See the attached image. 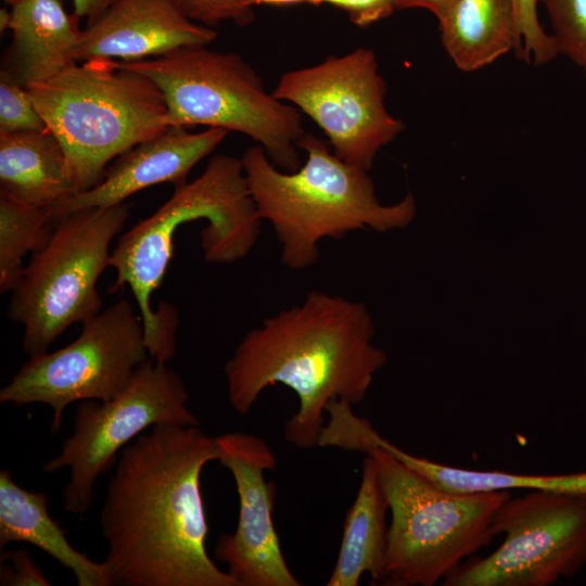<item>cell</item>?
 <instances>
[{
  "instance_id": "obj_1",
  "label": "cell",
  "mask_w": 586,
  "mask_h": 586,
  "mask_svg": "<svg viewBox=\"0 0 586 586\" xmlns=\"http://www.w3.org/2000/svg\"><path fill=\"white\" fill-rule=\"evenodd\" d=\"M217 460L200 425L156 424L118 455L100 511L119 586H239L207 552L201 473Z\"/></svg>"
},
{
  "instance_id": "obj_2",
  "label": "cell",
  "mask_w": 586,
  "mask_h": 586,
  "mask_svg": "<svg viewBox=\"0 0 586 586\" xmlns=\"http://www.w3.org/2000/svg\"><path fill=\"white\" fill-rule=\"evenodd\" d=\"M374 333L365 303L309 291L301 303L265 318L237 345L224 367L228 402L246 415L267 387L288 386L298 407L285 421L284 438L298 448L318 447L329 403L362 402L386 364Z\"/></svg>"
},
{
  "instance_id": "obj_3",
  "label": "cell",
  "mask_w": 586,
  "mask_h": 586,
  "mask_svg": "<svg viewBox=\"0 0 586 586\" xmlns=\"http://www.w3.org/2000/svg\"><path fill=\"white\" fill-rule=\"evenodd\" d=\"M205 219L200 233L204 260L231 264L256 244L262 219L247 186L242 160L217 154L194 180L176 186L152 215L118 237L109 267L113 289L129 286L144 329L150 358L168 362L177 348L178 311L165 302L154 309L151 296L160 288L174 252V235L183 224Z\"/></svg>"
},
{
  "instance_id": "obj_4",
  "label": "cell",
  "mask_w": 586,
  "mask_h": 586,
  "mask_svg": "<svg viewBox=\"0 0 586 586\" xmlns=\"http://www.w3.org/2000/svg\"><path fill=\"white\" fill-rule=\"evenodd\" d=\"M296 146L306 161L293 171L277 167L259 144L241 158L257 214L272 227L286 268L304 270L316 264L326 238L342 239L360 229L384 232L413 220L411 193L383 205L369 171L340 158L330 144L305 132Z\"/></svg>"
},
{
  "instance_id": "obj_5",
  "label": "cell",
  "mask_w": 586,
  "mask_h": 586,
  "mask_svg": "<svg viewBox=\"0 0 586 586\" xmlns=\"http://www.w3.org/2000/svg\"><path fill=\"white\" fill-rule=\"evenodd\" d=\"M26 88L62 145L78 192L99 183L111 161L170 127L156 84L112 59L75 62Z\"/></svg>"
},
{
  "instance_id": "obj_6",
  "label": "cell",
  "mask_w": 586,
  "mask_h": 586,
  "mask_svg": "<svg viewBox=\"0 0 586 586\" xmlns=\"http://www.w3.org/2000/svg\"><path fill=\"white\" fill-rule=\"evenodd\" d=\"M118 64L156 84L170 127L238 131L262 145L280 169L293 171L302 165L296 146L305 133L301 112L268 93L241 55L200 46Z\"/></svg>"
},
{
  "instance_id": "obj_7",
  "label": "cell",
  "mask_w": 586,
  "mask_h": 586,
  "mask_svg": "<svg viewBox=\"0 0 586 586\" xmlns=\"http://www.w3.org/2000/svg\"><path fill=\"white\" fill-rule=\"evenodd\" d=\"M365 455L378 466L391 512L382 585L434 586L496 537L494 517L509 492H448L381 447Z\"/></svg>"
},
{
  "instance_id": "obj_8",
  "label": "cell",
  "mask_w": 586,
  "mask_h": 586,
  "mask_svg": "<svg viewBox=\"0 0 586 586\" xmlns=\"http://www.w3.org/2000/svg\"><path fill=\"white\" fill-rule=\"evenodd\" d=\"M129 216L124 202L80 208L55 220L49 241L25 266L8 308L9 318L24 327L22 344L29 357L47 353L72 324L101 311L97 284Z\"/></svg>"
},
{
  "instance_id": "obj_9",
  "label": "cell",
  "mask_w": 586,
  "mask_h": 586,
  "mask_svg": "<svg viewBox=\"0 0 586 586\" xmlns=\"http://www.w3.org/2000/svg\"><path fill=\"white\" fill-rule=\"evenodd\" d=\"M188 403L181 377L167 362L151 358L138 367L114 398L79 402L72 434L42 468L48 473L68 470L62 493L64 509L85 513L93 501L100 475L112 469L119 453L150 428L200 425Z\"/></svg>"
},
{
  "instance_id": "obj_10",
  "label": "cell",
  "mask_w": 586,
  "mask_h": 586,
  "mask_svg": "<svg viewBox=\"0 0 586 586\" xmlns=\"http://www.w3.org/2000/svg\"><path fill=\"white\" fill-rule=\"evenodd\" d=\"M148 359L141 316L119 300L84 322L72 343L30 357L1 388L0 403L48 405L51 432L58 433L69 404L114 398Z\"/></svg>"
},
{
  "instance_id": "obj_11",
  "label": "cell",
  "mask_w": 586,
  "mask_h": 586,
  "mask_svg": "<svg viewBox=\"0 0 586 586\" xmlns=\"http://www.w3.org/2000/svg\"><path fill=\"white\" fill-rule=\"evenodd\" d=\"M501 545L471 557L444 586H549L586 564V495L528 491L505 500L495 513Z\"/></svg>"
},
{
  "instance_id": "obj_12",
  "label": "cell",
  "mask_w": 586,
  "mask_h": 586,
  "mask_svg": "<svg viewBox=\"0 0 586 586\" xmlns=\"http://www.w3.org/2000/svg\"><path fill=\"white\" fill-rule=\"evenodd\" d=\"M271 93L310 117L335 155L368 171L381 148L405 128L386 110V84L368 48L286 72Z\"/></svg>"
},
{
  "instance_id": "obj_13",
  "label": "cell",
  "mask_w": 586,
  "mask_h": 586,
  "mask_svg": "<svg viewBox=\"0 0 586 586\" xmlns=\"http://www.w3.org/2000/svg\"><path fill=\"white\" fill-rule=\"evenodd\" d=\"M216 461L232 474L239 498L235 530L217 539L216 558L239 586L302 585L285 561L272 519L275 493L264 475L277 466L272 449L245 432L216 436Z\"/></svg>"
},
{
  "instance_id": "obj_14",
  "label": "cell",
  "mask_w": 586,
  "mask_h": 586,
  "mask_svg": "<svg viewBox=\"0 0 586 586\" xmlns=\"http://www.w3.org/2000/svg\"><path fill=\"white\" fill-rule=\"evenodd\" d=\"M216 37L212 27L190 20L173 0H117L82 29L74 59L140 61L207 46Z\"/></svg>"
},
{
  "instance_id": "obj_15",
  "label": "cell",
  "mask_w": 586,
  "mask_h": 586,
  "mask_svg": "<svg viewBox=\"0 0 586 586\" xmlns=\"http://www.w3.org/2000/svg\"><path fill=\"white\" fill-rule=\"evenodd\" d=\"M228 132L207 128L192 133L183 127H169L115 158L94 187L56 204L52 208L54 219L85 207L124 203L130 195L154 184H182L191 169L211 154Z\"/></svg>"
},
{
  "instance_id": "obj_16",
  "label": "cell",
  "mask_w": 586,
  "mask_h": 586,
  "mask_svg": "<svg viewBox=\"0 0 586 586\" xmlns=\"http://www.w3.org/2000/svg\"><path fill=\"white\" fill-rule=\"evenodd\" d=\"M61 0H23L11 9L10 68L26 87L47 80L73 63L82 30Z\"/></svg>"
},
{
  "instance_id": "obj_17",
  "label": "cell",
  "mask_w": 586,
  "mask_h": 586,
  "mask_svg": "<svg viewBox=\"0 0 586 586\" xmlns=\"http://www.w3.org/2000/svg\"><path fill=\"white\" fill-rule=\"evenodd\" d=\"M28 543L48 553L75 576L78 586H112L106 564L90 559L67 539L48 509V496L20 486L10 471L0 472V546Z\"/></svg>"
},
{
  "instance_id": "obj_18",
  "label": "cell",
  "mask_w": 586,
  "mask_h": 586,
  "mask_svg": "<svg viewBox=\"0 0 586 586\" xmlns=\"http://www.w3.org/2000/svg\"><path fill=\"white\" fill-rule=\"evenodd\" d=\"M0 193L52 208L78 193L66 154L48 128L0 133Z\"/></svg>"
},
{
  "instance_id": "obj_19",
  "label": "cell",
  "mask_w": 586,
  "mask_h": 586,
  "mask_svg": "<svg viewBox=\"0 0 586 586\" xmlns=\"http://www.w3.org/2000/svg\"><path fill=\"white\" fill-rule=\"evenodd\" d=\"M387 511L378 466L366 455L355 500L344 519L340 550L328 586H357L365 574L372 584L382 585L388 542Z\"/></svg>"
},
{
  "instance_id": "obj_20",
  "label": "cell",
  "mask_w": 586,
  "mask_h": 586,
  "mask_svg": "<svg viewBox=\"0 0 586 586\" xmlns=\"http://www.w3.org/2000/svg\"><path fill=\"white\" fill-rule=\"evenodd\" d=\"M441 41L462 72H475L505 54H519L513 0H457L438 18Z\"/></svg>"
},
{
  "instance_id": "obj_21",
  "label": "cell",
  "mask_w": 586,
  "mask_h": 586,
  "mask_svg": "<svg viewBox=\"0 0 586 586\" xmlns=\"http://www.w3.org/2000/svg\"><path fill=\"white\" fill-rule=\"evenodd\" d=\"M370 445L372 448L385 449L409 469L448 492L474 494L527 489L586 495V471L571 474H522L458 468L409 454L378 431L371 436Z\"/></svg>"
},
{
  "instance_id": "obj_22",
  "label": "cell",
  "mask_w": 586,
  "mask_h": 586,
  "mask_svg": "<svg viewBox=\"0 0 586 586\" xmlns=\"http://www.w3.org/2000/svg\"><path fill=\"white\" fill-rule=\"evenodd\" d=\"M55 219L52 207H40L15 201L0 193V292L13 291L25 267L29 252L42 249L49 241Z\"/></svg>"
},
{
  "instance_id": "obj_23",
  "label": "cell",
  "mask_w": 586,
  "mask_h": 586,
  "mask_svg": "<svg viewBox=\"0 0 586 586\" xmlns=\"http://www.w3.org/2000/svg\"><path fill=\"white\" fill-rule=\"evenodd\" d=\"M548 12L560 54L577 66L586 61V0H537Z\"/></svg>"
},
{
  "instance_id": "obj_24",
  "label": "cell",
  "mask_w": 586,
  "mask_h": 586,
  "mask_svg": "<svg viewBox=\"0 0 586 586\" xmlns=\"http://www.w3.org/2000/svg\"><path fill=\"white\" fill-rule=\"evenodd\" d=\"M46 123L27 88L8 67L0 72V133L43 130Z\"/></svg>"
},
{
  "instance_id": "obj_25",
  "label": "cell",
  "mask_w": 586,
  "mask_h": 586,
  "mask_svg": "<svg viewBox=\"0 0 586 586\" xmlns=\"http://www.w3.org/2000/svg\"><path fill=\"white\" fill-rule=\"evenodd\" d=\"M537 3V0H513L520 38L518 58L528 64L544 65L560 53L553 36L539 23Z\"/></svg>"
},
{
  "instance_id": "obj_26",
  "label": "cell",
  "mask_w": 586,
  "mask_h": 586,
  "mask_svg": "<svg viewBox=\"0 0 586 586\" xmlns=\"http://www.w3.org/2000/svg\"><path fill=\"white\" fill-rule=\"evenodd\" d=\"M186 16L195 23L212 27L222 21L239 26L250 24L254 11L243 0H173Z\"/></svg>"
},
{
  "instance_id": "obj_27",
  "label": "cell",
  "mask_w": 586,
  "mask_h": 586,
  "mask_svg": "<svg viewBox=\"0 0 586 586\" xmlns=\"http://www.w3.org/2000/svg\"><path fill=\"white\" fill-rule=\"evenodd\" d=\"M1 586H49L42 570L24 548L7 550L0 559Z\"/></svg>"
},
{
  "instance_id": "obj_28",
  "label": "cell",
  "mask_w": 586,
  "mask_h": 586,
  "mask_svg": "<svg viewBox=\"0 0 586 586\" xmlns=\"http://www.w3.org/2000/svg\"><path fill=\"white\" fill-rule=\"evenodd\" d=\"M327 3L344 10L352 23L365 27L390 16L395 10L396 0H310L309 4Z\"/></svg>"
},
{
  "instance_id": "obj_29",
  "label": "cell",
  "mask_w": 586,
  "mask_h": 586,
  "mask_svg": "<svg viewBox=\"0 0 586 586\" xmlns=\"http://www.w3.org/2000/svg\"><path fill=\"white\" fill-rule=\"evenodd\" d=\"M74 14L79 18L86 17L87 25L97 21L104 14L117 0H72Z\"/></svg>"
},
{
  "instance_id": "obj_30",
  "label": "cell",
  "mask_w": 586,
  "mask_h": 586,
  "mask_svg": "<svg viewBox=\"0 0 586 586\" xmlns=\"http://www.w3.org/2000/svg\"><path fill=\"white\" fill-rule=\"evenodd\" d=\"M457 0H396L397 10L421 8L441 18Z\"/></svg>"
},
{
  "instance_id": "obj_31",
  "label": "cell",
  "mask_w": 586,
  "mask_h": 586,
  "mask_svg": "<svg viewBox=\"0 0 586 586\" xmlns=\"http://www.w3.org/2000/svg\"><path fill=\"white\" fill-rule=\"evenodd\" d=\"M310 0H243V3L247 7L253 9L254 5H293V4H302V3H308Z\"/></svg>"
},
{
  "instance_id": "obj_32",
  "label": "cell",
  "mask_w": 586,
  "mask_h": 586,
  "mask_svg": "<svg viewBox=\"0 0 586 586\" xmlns=\"http://www.w3.org/2000/svg\"><path fill=\"white\" fill-rule=\"evenodd\" d=\"M10 21H11V11L9 12L5 9H1L0 10V31L1 33L9 28Z\"/></svg>"
},
{
  "instance_id": "obj_33",
  "label": "cell",
  "mask_w": 586,
  "mask_h": 586,
  "mask_svg": "<svg viewBox=\"0 0 586 586\" xmlns=\"http://www.w3.org/2000/svg\"><path fill=\"white\" fill-rule=\"evenodd\" d=\"M4 2H7L8 4H10L11 7L15 5L16 3L23 1V0H3Z\"/></svg>"
},
{
  "instance_id": "obj_34",
  "label": "cell",
  "mask_w": 586,
  "mask_h": 586,
  "mask_svg": "<svg viewBox=\"0 0 586 586\" xmlns=\"http://www.w3.org/2000/svg\"><path fill=\"white\" fill-rule=\"evenodd\" d=\"M343 404H344V403H343ZM339 405H342V404H339ZM339 405H336V406H339ZM347 405H348V404H347ZM336 406H335V407H336ZM335 407H333L332 410H333ZM332 410H331V412H332ZM331 412H330V415H331ZM330 415H329V417H330ZM328 420H329V419H328ZM327 423H328V422H327ZM326 426H327V424H326ZM324 429H326V428H324ZM323 432H324V430H323ZM322 442H323V434H322ZM323 444H324V442H323ZM324 445H326V444H324ZM326 446H327V445H326ZM327 447H329V446H327Z\"/></svg>"
},
{
  "instance_id": "obj_35",
  "label": "cell",
  "mask_w": 586,
  "mask_h": 586,
  "mask_svg": "<svg viewBox=\"0 0 586 586\" xmlns=\"http://www.w3.org/2000/svg\"><path fill=\"white\" fill-rule=\"evenodd\" d=\"M582 67L584 69V72H585V77H586V61H585V63H584V65Z\"/></svg>"
}]
</instances>
